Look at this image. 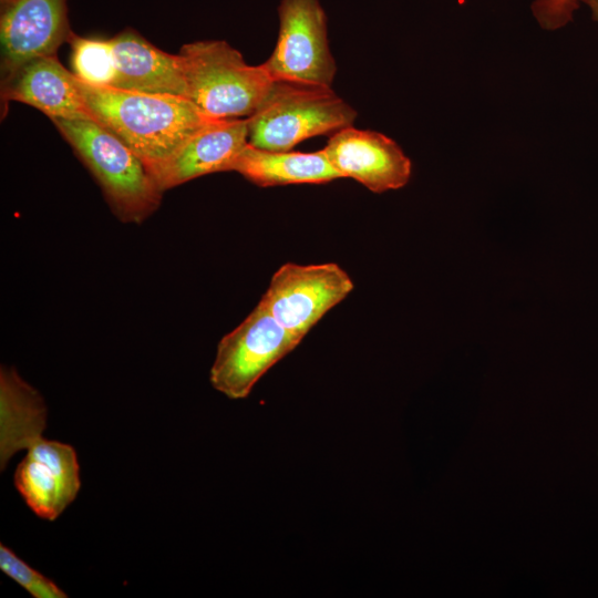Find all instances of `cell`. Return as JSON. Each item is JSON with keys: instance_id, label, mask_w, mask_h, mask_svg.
Segmentation results:
<instances>
[{"instance_id": "obj_1", "label": "cell", "mask_w": 598, "mask_h": 598, "mask_svg": "<svg viewBox=\"0 0 598 598\" xmlns=\"http://www.w3.org/2000/svg\"><path fill=\"white\" fill-rule=\"evenodd\" d=\"M73 82L93 120L128 146L152 177L192 135L215 120L184 96L94 85L74 73Z\"/></svg>"}, {"instance_id": "obj_2", "label": "cell", "mask_w": 598, "mask_h": 598, "mask_svg": "<svg viewBox=\"0 0 598 598\" xmlns=\"http://www.w3.org/2000/svg\"><path fill=\"white\" fill-rule=\"evenodd\" d=\"M51 121L90 171L120 221L142 224L158 209L164 193L116 135L93 120Z\"/></svg>"}, {"instance_id": "obj_3", "label": "cell", "mask_w": 598, "mask_h": 598, "mask_svg": "<svg viewBox=\"0 0 598 598\" xmlns=\"http://www.w3.org/2000/svg\"><path fill=\"white\" fill-rule=\"evenodd\" d=\"M178 54L186 99L213 118L250 116L274 82L264 64L246 63L240 52L224 40L187 43Z\"/></svg>"}, {"instance_id": "obj_4", "label": "cell", "mask_w": 598, "mask_h": 598, "mask_svg": "<svg viewBox=\"0 0 598 598\" xmlns=\"http://www.w3.org/2000/svg\"><path fill=\"white\" fill-rule=\"evenodd\" d=\"M355 110L332 87L274 81L247 118L248 144L267 151H291L300 142L351 126Z\"/></svg>"}, {"instance_id": "obj_5", "label": "cell", "mask_w": 598, "mask_h": 598, "mask_svg": "<svg viewBox=\"0 0 598 598\" xmlns=\"http://www.w3.org/2000/svg\"><path fill=\"white\" fill-rule=\"evenodd\" d=\"M300 341L258 302L236 328L219 340L209 381L227 398L245 399L258 380Z\"/></svg>"}, {"instance_id": "obj_6", "label": "cell", "mask_w": 598, "mask_h": 598, "mask_svg": "<svg viewBox=\"0 0 598 598\" xmlns=\"http://www.w3.org/2000/svg\"><path fill=\"white\" fill-rule=\"evenodd\" d=\"M275 49L264 66L274 81L332 87L337 72L320 0H281Z\"/></svg>"}, {"instance_id": "obj_7", "label": "cell", "mask_w": 598, "mask_h": 598, "mask_svg": "<svg viewBox=\"0 0 598 598\" xmlns=\"http://www.w3.org/2000/svg\"><path fill=\"white\" fill-rule=\"evenodd\" d=\"M353 288L351 277L338 264L286 262L272 275L259 303L302 340Z\"/></svg>"}, {"instance_id": "obj_8", "label": "cell", "mask_w": 598, "mask_h": 598, "mask_svg": "<svg viewBox=\"0 0 598 598\" xmlns=\"http://www.w3.org/2000/svg\"><path fill=\"white\" fill-rule=\"evenodd\" d=\"M66 1L0 0L1 79L70 41Z\"/></svg>"}, {"instance_id": "obj_9", "label": "cell", "mask_w": 598, "mask_h": 598, "mask_svg": "<svg viewBox=\"0 0 598 598\" xmlns=\"http://www.w3.org/2000/svg\"><path fill=\"white\" fill-rule=\"evenodd\" d=\"M13 481L28 507L40 518L56 519L76 498L81 487L74 447L42 435L31 440Z\"/></svg>"}, {"instance_id": "obj_10", "label": "cell", "mask_w": 598, "mask_h": 598, "mask_svg": "<svg viewBox=\"0 0 598 598\" xmlns=\"http://www.w3.org/2000/svg\"><path fill=\"white\" fill-rule=\"evenodd\" d=\"M323 151L342 178L372 193L402 188L411 178L410 158L392 138L375 131L344 127L331 134Z\"/></svg>"}, {"instance_id": "obj_11", "label": "cell", "mask_w": 598, "mask_h": 598, "mask_svg": "<svg viewBox=\"0 0 598 598\" xmlns=\"http://www.w3.org/2000/svg\"><path fill=\"white\" fill-rule=\"evenodd\" d=\"M10 101L31 105L50 120H93L74 85L73 72L56 55L32 59L1 79L2 112Z\"/></svg>"}, {"instance_id": "obj_12", "label": "cell", "mask_w": 598, "mask_h": 598, "mask_svg": "<svg viewBox=\"0 0 598 598\" xmlns=\"http://www.w3.org/2000/svg\"><path fill=\"white\" fill-rule=\"evenodd\" d=\"M248 144L247 118H215L192 135L154 176L164 193L213 173L230 172Z\"/></svg>"}, {"instance_id": "obj_13", "label": "cell", "mask_w": 598, "mask_h": 598, "mask_svg": "<svg viewBox=\"0 0 598 598\" xmlns=\"http://www.w3.org/2000/svg\"><path fill=\"white\" fill-rule=\"evenodd\" d=\"M115 63L112 87L186 97V81L179 54L156 48L128 28L109 39Z\"/></svg>"}, {"instance_id": "obj_14", "label": "cell", "mask_w": 598, "mask_h": 598, "mask_svg": "<svg viewBox=\"0 0 598 598\" xmlns=\"http://www.w3.org/2000/svg\"><path fill=\"white\" fill-rule=\"evenodd\" d=\"M236 172L260 187L323 184L342 178L323 148L317 152L267 151L247 144L231 164Z\"/></svg>"}, {"instance_id": "obj_15", "label": "cell", "mask_w": 598, "mask_h": 598, "mask_svg": "<svg viewBox=\"0 0 598 598\" xmlns=\"http://www.w3.org/2000/svg\"><path fill=\"white\" fill-rule=\"evenodd\" d=\"M47 406L41 394L25 382L13 367L0 370V464L3 470L12 455L47 424Z\"/></svg>"}, {"instance_id": "obj_16", "label": "cell", "mask_w": 598, "mask_h": 598, "mask_svg": "<svg viewBox=\"0 0 598 598\" xmlns=\"http://www.w3.org/2000/svg\"><path fill=\"white\" fill-rule=\"evenodd\" d=\"M69 43L73 73L87 83L111 86L115 78V63L109 39L73 34Z\"/></svg>"}, {"instance_id": "obj_17", "label": "cell", "mask_w": 598, "mask_h": 598, "mask_svg": "<svg viewBox=\"0 0 598 598\" xmlns=\"http://www.w3.org/2000/svg\"><path fill=\"white\" fill-rule=\"evenodd\" d=\"M0 570L24 588L33 598H66L68 595L54 581L45 577L9 547L0 544Z\"/></svg>"}, {"instance_id": "obj_18", "label": "cell", "mask_w": 598, "mask_h": 598, "mask_svg": "<svg viewBox=\"0 0 598 598\" xmlns=\"http://www.w3.org/2000/svg\"><path fill=\"white\" fill-rule=\"evenodd\" d=\"M580 3V0H533L530 9L544 30L555 31L573 21Z\"/></svg>"}, {"instance_id": "obj_19", "label": "cell", "mask_w": 598, "mask_h": 598, "mask_svg": "<svg viewBox=\"0 0 598 598\" xmlns=\"http://www.w3.org/2000/svg\"><path fill=\"white\" fill-rule=\"evenodd\" d=\"M580 2L588 6L591 11L592 19L598 22V0H580Z\"/></svg>"}]
</instances>
